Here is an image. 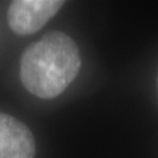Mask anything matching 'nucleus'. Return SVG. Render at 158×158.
Instances as JSON below:
<instances>
[{"instance_id": "f257e3e1", "label": "nucleus", "mask_w": 158, "mask_h": 158, "mask_svg": "<svg viewBox=\"0 0 158 158\" xmlns=\"http://www.w3.org/2000/svg\"><path fill=\"white\" fill-rule=\"evenodd\" d=\"M81 54L67 34L49 32L25 49L20 61V78L27 90L41 99L62 94L81 70Z\"/></svg>"}, {"instance_id": "f03ea898", "label": "nucleus", "mask_w": 158, "mask_h": 158, "mask_svg": "<svg viewBox=\"0 0 158 158\" xmlns=\"http://www.w3.org/2000/svg\"><path fill=\"white\" fill-rule=\"evenodd\" d=\"M62 7L61 0H15L8 8V24L20 36L36 33Z\"/></svg>"}, {"instance_id": "7ed1b4c3", "label": "nucleus", "mask_w": 158, "mask_h": 158, "mask_svg": "<svg viewBox=\"0 0 158 158\" xmlns=\"http://www.w3.org/2000/svg\"><path fill=\"white\" fill-rule=\"evenodd\" d=\"M36 145L29 128L0 112V158H34Z\"/></svg>"}]
</instances>
